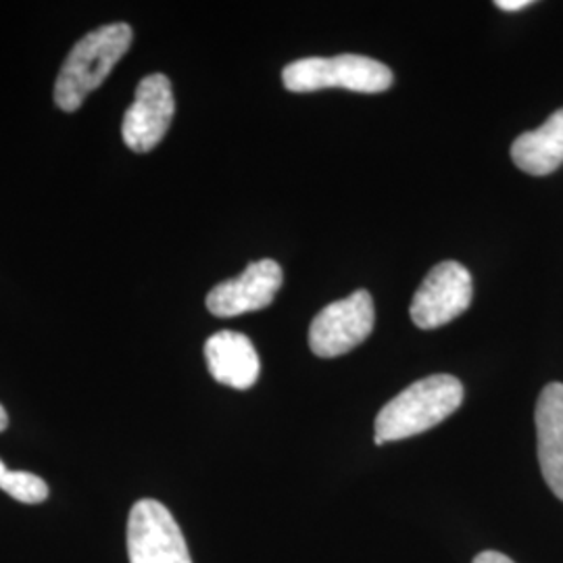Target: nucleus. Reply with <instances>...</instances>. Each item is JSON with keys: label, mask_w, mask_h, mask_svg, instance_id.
<instances>
[{"label": "nucleus", "mask_w": 563, "mask_h": 563, "mask_svg": "<svg viewBox=\"0 0 563 563\" xmlns=\"http://www.w3.org/2000/svg\"><path fill=\"white\" fill-rule=\"evenodd\" d=\"M132 38L128 23H109L76 42L55 81L57 107L69 113L78 111L86 97L109 78L132 46Z\"/></svg>", "instance_id": "2"}, {"label": "nucleus", "mask_w": 563, "mask_h": 563, "mask_svg": "<svg viewBox=\"0 0 563 563\" xmlns=\"http://www.w3.org/2000/svg\"><path fill=\"white\" fill-rule=\"evenodd\" d=\"M495 4L504 11H522V9L532 4V0H497Z\"/></svg>", "instance_id": "14"}, {"label": "nucleus", "mask_w": 563, "mask_h": 563, "mask_svg": "<svg viewBox=\"0 0 563 563\" xmlns=\"http://www.w3.org/2000/svg\"><path fill=\"white\" fill-rule=\"evenodd\" d=\"M176 111L172 81L163 74L146 76L136 88V99L123 115L121 136L134 153L153 151L167 134Z\"/></svg>", "instance_id": "7"}, {"label": "nucleus", "mask_w": 563, "mask_h": 563, "mask_svg": "<svg viewBox=\"0 0 563 563\" xmlns=\"http://www.w3.org/2000/svg\"><path fill=\"white\" fill-rule=\"evenodd\" d=\"M511 159L530 176H549L563 163V109L511 144Z\"/></svg>", "instance_id": "11"}, {"label": "nucleus", "mask_w": 563, "mask_h": 563, "mask_svg": "<svg viewBox=\"0 0 563 563\" xmlns=\"http://www.w3.org/2000/svg\"><path fill=\"white\" fill-rule=\"evenodd\" d=\"M7 472H9V467H7V465H4V462L0 460V481H2V476H4Z\"/></svg>", "instance_id": "16"}, {"label": "nucleus", "mask_w": 563, "mask_h": 563, "mask_svg": "<svg viewBox=\"0 0 563 563\" xmlns=\"http://www.w3.org/2000/svg\"><path fill=\"white\" fill-rule=\"evenodd\" d=\"M282 81L290 92L346 88L353 92L376 95L393 86V71L380 60L363 55L307 57L286 65Z\"/></svg>", "instance_id": "3"}, {"label": "nucleus", "mask_w": 563, "mask_h": 563, "mask_svg": "<svg viewBox=\"0 0 563 563\" xmlns=\"http://www.w3.org/2000/svg\"><path fill=\"white\" fill-rule=\"evenodd\" d=\"M282 280V267L274 260L251 263L241 276L218 284L207 295V309L218 318L260 311L274 301Z\"/></svg>", "instance_id": "8"}, {"label": "nucleus", "mask_w": 563, "mask_h": 563, "mask_svg": "<svg viewBox=\"0 0 563 563\" xmlns=\"http://www.w3.org/2000/svg\"><path fill=\"white\" fill-rule=\"evenodd\" d=\"M0 488L20 504L38 505L48 499V484L41 476L21 470H9L0 481Z\"/></svg>", "instance_id": "12"}, {"label": "nucleus", "mask_w": 563, "mask_h": 563, "mask_svg": "<svg viewBox=\"0 0 563 563\" xmlns=\"http://www.w3.org/2000/svg\"><path fill=\"white\" fill-rule=\"evenodd\" d=\"M474 563H514L507 555L499 553V551H484L481 553Z\"/></svg>", "instance_id": "13"}, {"label": "nucleus", "mask_w": 563, "mask_h": 563, "mask_svg": "<svg viewBox=\"0 0 563 563\" xmlns=\"http://www.w3.org/2000/svg\"><path fill=\"white\" fill-rule=\"evenodd\" d=\"M374 330V301L367 290H357L342 301L330 302L313 318L309 328V346L332 360L360 346Z\"/></svg>", "instance_id": "4"}, {"label": "nucleus", "mask_w": 563, "mask_h": 563, "mask_svg": "<svg viewBox=\"0 0 563 563\" xmlns=\"http://www.w3.org/2000/svg\"><path fill=\"white\" fill-rule=\"evenodd\" d=\"M205 360L211 376L223 386L246 390L260 378V355L241 332L222 330L213 334L205 344Z\"/></svg>", "instance_id": "9"}, {"label": "nucleus", "mask_w": 563, "mask_h": 563, "mask_svg": "<svg viewBox=\"0 0 563 563\" xmlns=\"http://www.w3.org/2000/svg\"><path fill=\"white\" fill-rule=\"evenodd\" d=\"M463 402V384L449 374L428 376L386 402L376 418V444L405 441L453 416Z\"/></svg>", "instance_id": "1"}, {"label": "nucleus", "mask_w": 563, "mask_h": 563, "mask_svg": "<svg viewBox=\"0 0 563 563\" xmlns=\"http://www.w3.org/2000/svg\"><path fill=\"white\" fill-rule=\"evenodd\" d=\"M7 423H9L7 411H4V407L0 405V432H2V430H7Z\"/></svg>", "instance_id": "15"}, {"label": "nucleus", "mask_w": 563, "mask_h": 563, "mask_svg": "<svg viewBox=\"0 0 563 563\" xmlns=\"http://www.w3.org/2000/svg\"><path fill=\"white\" fill-rule=\"evenodd\" d=\"M130 563H192L180 526L165 505L142 499L128 518Z\"/></svg>", "instance_id": "5"}, {"label": "nucleus", "mask_w": 563, "mask_h": 563, "mask_svg": "<svg viewBox=\"0 0 563 563\" xmlns=\"http://www.w3.org/2000/svg\"><path fill=\"white\" fill-rule=\"evenodd\" d=\"M544 483L563 501V384H547L534 411Z\"/></svg>", "instance_id": "10"}, {"label": "nucleus", "mask_w": 563, "mask_h": 563, "mask_svg": "<svg viewBox=\"0 0 563 563\" xmlns=\"http://www.w3.org/2000/svg\"><path fill=\"white\" fill-rule=\"evenodd\" d=\"M472 305V276L462 263L443 262L430 269L411 302V320L422 330L453 322Z\"/></svg>", "instance_id": "6"}]
</instances>
